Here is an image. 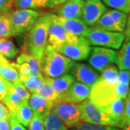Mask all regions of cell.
<instances>
[{"label": "cell", "instance_id": "6da1fadb", "mask_svg": "<svg viewBox=\"0 0 130 130\" xmlns=\"http://www.w3.org/2000/svg\"><path fill=\"white\" fill-rule=\"evenodd\" d=\"M129 93V85L119 82L114 85L98 77L95 83L91 87L89 98L101 109H103L117 98L126 99Z\"/></svg>", "mask_w": 130, "mask_h": 130}, {"label": "cell", "instance_id": "7a4b0ae2", "mask_svg": "<svg viewBox=\"0 0 130 130\" xmlns=\"http://www.w3.org/2000/svg\"><path fill=\"white\" fill-rule=\"evenodd\" d=\"M49 13L41 16L26 36L23 51L41 60L46 47Z\"/></svg>", "mask_w": 130, "mask_h": 130}, {"label": "cell", "instance_id": "3957f363", "mask_svg": "<svg viewBox=\"0 0 130 130\" xmlns=\"http://www.w3.org/2000/svg\"><path fill=\"white\" fill-rule=\"evenodd\" d=\"M74 63L59 51L46 47L41 59V70L44 77L56 78L70 72Z\"/></svg>", "mask_w": 130, "mask_h": 130}, {"label": "cell", "instance_id": "277c9868", "mask_svg": "<svg viewBox=\"0 0 130 130\" xmlns=\"http://www.w3.org/2000/svg\"><path fill=\"white\" fill-rule=\"evenodd\" d=\"M46 48L59 51V48L66 43H74L79 36L66 31L62 25L57 20L55 14L49 13Z\"/></svg>", "mask_w": 130, "mask_h": 130}, {"label": "cell", "instance_id": "5b68a950", "mask_svg": "<svg viewBox=\"0 0 130 130\" xmlns=\"http://www.w3.org/2000/svg\"><path fill=\"white\" fill-rule=\"evenodd\" d=\"M85 38L93 46L119 49L124 43L125 34L123 32H112L93 27L89 28Z\"/></svg>", "mask_w": 130, "mask_h": 130}, {"label": "cell", "instance_id": "8992f818", "mask_svg": "<svg viewBox=\"0 0 130 130\" xmlns=\"http://www.w3.org/2000/svg\"><path fill=\"white\" fill-rule=\"evenodd\" d=\"M80 113L81 120L84 122L118 127L116 122L90 98L85 100L80 103Z\"/></svg>", "mask_w": 130, "mask_h": 130}, {"label": "cell", "instance_id": "52a82bcc", "mask_svg": "<svg viewBox=\"0 0 130 130\" xmlns=\"http://www.w3.org/2000/svg\"><path fill=\"white\" fill-rule=\"evenodd\" d=\"M41 13L30 9H18L10 13L12 24L16 36L28 32L40 18Z\"/></svg>", "mask_w": 130, "mask_h": 130}, {"label": "cell", "instance_id": "ba28073f", "mask_svg": "<svg viewBox=\"0 0 130 130\" xmlns=\"http://www.w3.org/2000/svg\"><path fill=\"white\" fill-rule=\"evenodd\" d=\"M52 113L56 114L65 125L74 126L81 122L80 104L67 101L54 102Z\"/></svg>", "mask_w": 130, "mask_h": 130}, {"label": "cell", "instance_id": "9c48e42d", "mask_svg": "<svg viewBox=\"0 0 130 130\" xmlns=\"http://www.w3.org/2000/svg\"><path fill=\"white\" fill-rule=\"evenodd\" d=\"M88 56L89 64L101 72L107 67L116 62L117 52L108 48L95 46L91 48Z\"/></svg>", "mask_w": 130, "mask_h": 130}, {"label": "cell", "instance_id": "30bf717a", "mask_svg": "<svg viewBox=\"0 0 130 130\" xmlns=\"http://www.w3.org/2000/svg\"><path fill=\"white\" fill-rule=\"evenodd\" d=\"M91 48L90 43L85 37L79 36L74 43H66L59 50V52L73 61H82L88 59Z\"/></svg>", "mask_w": 130, "mask_h": 130}, {"label": "cell", "instance_id": "8fae6325", "mask_svg": "<svg viewBox=\"0 0 130 130\" xmlns=\"http://www.w3.org/2000/svg\"><path fill=\"white\" fill-rule=\"evenodd\" d=\"M107 10L101 0H86L84 2L81 19L87 25L93 26Z\"/></svg>", "mask_w": 130, "mask_h": 130}, {"label": "cell", "instance_id": "7c38bea8", "mask_svg": "<svg viewBox=\"0 0 130 130\" xmlns=\"http://www.w3.org/2000/svg\"><path fill=\"white\" fill-rule=\"evenodd\" d=\"M70 72L77 82L90 87L95 83L99 77L96 70L84 63H74Z\"/></svg>", "mask_w": 130, "mask_h": 130}, {"label": "cell", "instance_id": "4fadbf2b", "mask_svg": "<svg viewBox=\"0 0 130 130\" xmlns=\"http://www.w3.org/2000/svg\"><path fill=\"white\" fill-rule=\"evenodd\" d=\"M83 5V0H69L56 7L54 12L58 17L63 18H81Z\"/></svg>", "mask_w": 130, "mask_h": 130}, {"label": "cell", "instance_id": "5bb4252c", "mask_svg": "<svg viewBox=\"0 0 130 130\" xmlns=\"http://www.w3.org/2000/svg\"><path fill=\"white\" fill-rule=\"evenodd\" d=\"M44 80L50 84L51 87L59 95V99L58 101H67V92L75 82V79L71 74H64L56 78L44 77Z\"/></svg>", "mask_w": 130, "mask_h": 130}, {"label": "cell", "instance_id": "9a60e30c", "mask_svg": "<svg viewBox=\"0 0 130 130\" xmlns=\"http://www.w3.org/2000/svg\"><path fill=\"white\" fill-rule=\"evenodd\" d=\"M126 103L124 98H117L110 105L102 110L116 122L118 128H124V113H125Z\"/></svg>", "mask_w": 130, "mask_h": 130}, {"label": "cell", "instance_id": "2e32d148", "mask_svg": "<svg viewBox=\"0 0 130 130\" xmlns=\"http://www.w3.org/2000/svg\"><path fill=\"white\" fill-rule=\"evenodd\" d=\"M28 103L34 114H38L43 119L51 113L54 105V102L48 101L36 93H32Z\"/></svg>", "mask_w": 130, "mask_h": 130}, {"label": "cell", "instance_id": "e0dca14e", "mask_svg": "<svg viewBox=\"0 0 130 130\" xmlns=\"http://www.w3.org/2000/svg\"><path fill=\"white\" fill-rule=\"evenodd\" d=\"M91 87L79 82H74L67 92V101L81 103L90 97Z\"/></svg>", "mask_w": 130, "mask_h": 130}, {"label": "cell", "instance_id": "ac0fdd59", "mask_svg": "<svg viewBox=\"0 0 130 130\" xmlns=\"http://www.w3.org/2000/svg\"><path fill=\"white\" fill-rule=\"evenodd\" d=\"M56 18L62 25L66 31L74 34L75 36L85 37V34L88 30V25L85 23L82 19H66L58 17L57 15Z\"/></svg>", "mask_w": 130, "mask_h": 130}, {"label": "cell", "instance_id": "d6986e66", "mask_svg": "<svg viewBox=\"0 0 130 130\" xmlns=\"http://www.w3.org/2000/svg\"><path fill=\"white\" fill-rule=\"evenodd\" d=\"M7 93L3 101V103L7 107L9 113L14 116L16 112L18 111L20 106L23 102V100L22 99L21 96L18 93V92L15 90L13 84L7 81Z\"/></svg>", "mask_w": 130, "mask_h": 130}, {"label": "cell", "instance_id": "ffe728a7", "mask_svg": "<svg viewBox=\"0 0 130 130\" xmlns=\"http://www.w3.org/2000/svg\"><path fill=\"white\" fill-rule=\"evenodd\" d=\"M0 76L6 81L14 84L20 81L18 72L14 67L5 57L0 54Z\"/></svg>", "mask_w": 130, "mask_h": 130}, {"label": "cell", "instance_id": "44dd1931", "mask_svg": "<svg viewBox=\"0 0 130 130\" xmlns=\"http://www.w3.org/2000/svg\"><path fill=\"white\" fill-rule=\"evenodd\" d=\"M125 40L117 53L116 63L119 70H130V40Z\"/></svg>", "mask_w": 130, "mask_h": 130}, {"label": "cell", "instance_id": "7402d4cb", "mask_svg": "<svg viewBox=\"0 0 130 130\" xmlns=\"http://www.w3.org/2000/svg\"><path fill=\"white\" fill-rule=\"evenodd\" d=\"M10 13L0 12V38H8L16 36L12 24Z\"/></svg>", "mask_w": 130, "mask_h": 130}, {"label": "cell", "instance_id": "603a6c76", "mask_svg": "<svg viewBox=\"0 0 130 130\" xmlns=\"http://www.w3.org/2000/svg\"><path fill=\"white\" fill-rule=\"evenodd\" d=\"M33 114L34 113L31 107L30 106L28 101H23L19 107L14 116L22 125L27 127L32 120Z\"/></svg>", "mask_w": 130, "mask_h": 130}, {"label": "cell", "instance_id": "cb8c5ba5", "mask_svg": "<svg viewBox=\"0 0 130 130\" xmlns=\"http://www.w3.org/2000/svg\"><path fill=\"white\" fill-rule=\"evenodd\" d=\"M20 53V50L12 40L0 38V54L8 59H12Z\"/></svg>", "mask_w": 130, "mask_h": 130}, {"label": "cell", "instance_id": "d4e9b609", "mask_svg": "<svg viewBox=\"0 0 130 130\" xmlns=\"http://www.w3.org/2000/svg\"><path fill=\"white\" fill-rule=\"evenodd\" d=\"M23 84L25 88L30 93H36V91L41 88L45 80L43 76L41 75H29L20 79Z\"/></svg>", "mask_w": 130, "mask_h": 130}, {"label": "cell", "instance_id": "484cf974", "mask_svg": "<svg viewBox=\"0 0 130 130\" xmlns=\"http://www.w3.org/2000/svg\"><path fill=\"white\" fill-rule=\"evenodd\" d=\"M93 26L95 28L103 29V30H108V31L121 32L120 28L116 25V24L114 23V21L112 20L111 16L108 13L107 10Z\"/></svg>", "mask_w": 130, "mask_h": 130}, {"label": "cell", "instance_id": "4316f807", "mask_svg": "<svg viewBox=\"0 0 130 130\" xmlns=\"http://www.w3.org/2000/svg\"><path fill=\"white\" fill-rule=\"evenodd\" d=\"M44 126L45 130H67L63 121L52 112L44 119Z\"/></svg>", "mask_w": 130, "mask_h": 130}, {"label": "cell", "instance_id": "83f0119b", "mask_svg": "<svg viewBox=\"0 0 130 130\" xmlns=\"http://www.w3.org/2000/svg\"><path fill=\"white\" fill-rule=\"evenodd\" d=\"M36 94L53 102H56L59 99V95L58 93L51 87L50 84L46 81L44 82L41 88L36 92Z\"/></svg>", "mask_w": 130, "mask_h": 130}, {"label": "cell", "instance_id": "f1b7e54d", "mask_svg": "<svg viewBox=\"0 0 130 130\" xmlns=\"http://www.w3.org/2000/svg\"><path fill=\"white\" fill-rule=\"evenodd\" d=\"M99 77L110 83L116 85L119 83V70L115 65H110L103 70Z\"/></svg>", "mask_w": 130, "mask_h": 130}, {"label": "cell", "instance_id": "f546056e", "mask_svg": "<svg viewBox=\"0 0 130 130\" xmlns=\"http://www.w3.org/2000/svg\"><path fill=\"white\" fill-rule=\"evenodd\" d=\"M107 12L111 16L112 20L114 21V23L116 24V25L120 28L121 32H124L128 19L127 14L116 9H110L107 10Z\"/></svg>", "mask_w": 130, "mask_h": 130}, {"label": "cell", "instance_id": "4dcf8cb0", "mask_svg": "<svg viewBox=\"0 0 130 130\" xmlns=\"http://www.w3.org/2000/svg\"><path fill=\"white\" fill-rule=\"evenodd\" d=\"M108 7L124 12L126 14L130 12V0H102Z\"/></svg>", "mask_w": 130, "mask_h": 130}, {"label": "cell", "instance_id": "1f68e13d", "mask_svg": "<svg viewBox=\"0 0 130 130\" xmlns=\"http://www.w3.org/2000/svg\"><path fill=\"white\" fill-rule=\"evenodd\" d=\"M72 130H121L111 126L93 124L86 122H79V124L74 126Z\"/></svg>", "mask_w": 130, "mask_h": 130}, {"label": "cell", "instance_id": "d6a6232c", "mask_svg": "<svg viewBox=\"0 0 130 130\" xmlns=\"http://www.w3.org/2000/svg\"><path fill=\"white\" fill-rule=\"evenodd\" d=\"M28 126L30 130H45L44 119L38 114H33V117Z\"/></svg>", "mask_w": 130, "mask_h": 130}, {"label": "cell", "instance_id": "836d02e7", "mask_svg": "<svg viewBox=\"0 0 130 130\" xmlns=\"http://www.w3.org/2000/svg\"><path fill=\"white\" fill-rule=\"evenodd\" d=\"M13 86H14L15 90L21 96L23 101H29V99L30 98V92L28 91V90L25 88V87L24 86V85L22 83V82L20 80L18 83L13 84Z\"/></svg>", "mask_w": 130, "mask_h": 130}, {"label": "cell", "instance_id": "e575fe53", "mask_svg": "<svg viewBox=\"0 0 130 130\" xmlns=\"http://www.w3.org/2000/svg\"><path fill=\"white\" fill-rule=\"evenodd\" d=\"M15 7V0H0V12H12Z\"/></svg>", "mask_w": 130, "mask_h": 130}, {"label": "cell", "instance_id": "d590c367", "mask_svg": "<svg viewBox=\"0 0 130 130\" xmlns=\"http://www.w3.org/2000/svg\"><path fill=\"white\" fill-rule=\"evenodd\" d=\"M15 7L18 9H36L34 0H15Z\"/></svg>", "mask_w": 130, "mask_h": 130}, {"label": "cell", "instance_id": "8d00e7d4", "mask_svg": "<svg viewBox=\"0 0 130 130\" xmlns=\"http://www.w3.org/2000/svg\"><path fill=\"white\" fill-rule=\"evenodd\" d=\"M9 125H10V130H26L24 126L22 125L16 119V117L10 113H9Z\"/></svg>", "mask_w": 130, "mask_h": 130}, {"label": "cell", "instance_id": "74e56055", "mask_svg": "<svg viewBox=\"0 0 130 130\" xmlns=\"http://www.w3.org/2000/svg\"><path fill=\"white\" fill-rule=\"evenodd\" d=\"M119 82L121 83L129 85L130 70H120L119 72Z\"/></svg>", "mask_w": 130, "mask_h": 130}, {"label": "cell", "instance_id": "f35d334b", "mask_svg": "<svg viewBox=\"0 0 130 130\" xmlns=\"http://www.w3.org/2000/svg\"><path fill=\"white\" fill-rule=\"evenodd\" d=\"M126 101V103L125 113H124V125L126 126L130 124V91L127 95Z\"/></svg>", "mask_w": 130, "mask_h": 130}, {"label": "cell", "instance_id": "ab89813d", "mask_svg": "<svg viewBox=\"0 0 130 130\" xmlns=\"http://www.w3.org/2000/svg\"><path fill=\"white\" fill-rule=\"evenodd\" d=\"M7 93V81L0 76V102H3Z\"/></svg>", "mask_w": 130, "mask_h": 130}, {"label": "cell", "instance_id": "60d3db41", "mask_svg": "<svg viewBox=\"0 0 130 130\" xmlns=\"http://www.w3.org/2000/svg\"><path fill=\"white\" fill-rule=\"evenodd\" d=\"M69 0H47L46 7L48 8H56L57 7L60 6L61 5L67 2Z\"/></svg>", "mask_w": 130, "mask_h": 130}, {"label": "cell", "instance_id": "b9f144b4", "mask_svg": "<svg viewBox=\"0 0 130 130\" xmlns=\"http://www.w3.org/2000/svg\"><path fill=\"white\" fill-rule=\"evenodd\" d=\"M9 116V111L7 107L0 102V120L5 119L6 117Z\"/></svg>", "mask_w": 130, "mask_h": 130}, {"label": "cell", "instance_id": "7bdbcfd3", "mask_svg": "<svg viewBox=\"0 0 130 130\" xmlns=\"http://www.w3.org/2000/svg\"><path fill=\"white\" fill-rule=\"evenodd\" d=\"M0 130H10L9 116L0 120Z\"/></svg>", "mask_w": 130, "mask_h": 130}, {"label": "cell", "instance_id": "ee69618b", "mask_svg": "<svg viewBox=\"0 0 130 130\" xmlns=\"http://www.w3.org/2000/svg\"><path fill=\"white\" fill-rule=\"evenodd\" d=\"M36 9H43L46 7L47 0H34Z\"/></svg>", "mask_w": 130, "mask_h": 130}, {"label": "cell", "instance_id": "f6af8a7d", "mask_svg": "<svg viewBox=\"0 0 130 130\" xmlns=\"http://www.w3.org/2000/svg\"><path fill=\"white\" fill-rule=\"evenodd\" d=\"M124 34H125L126 40H130V12L126 25V31Z\"/></svg>", "mask_w": 130, "mask_h": 130}, {"label": "cell", "instance_id": "bcb514c9", "mask_svg": "<svg viewBox=\"0 0 130 130\" xmlns=\"http://www.w3.org/2000/svg\"><path fill=\"white\" fill-rule=\"evenodd\" d=\"M121 130H130V124L129 125L125 126L124 128H123V129H121Z\"/></svg>", "mask_w": 130, "mask_h": 130}]
</instances>
